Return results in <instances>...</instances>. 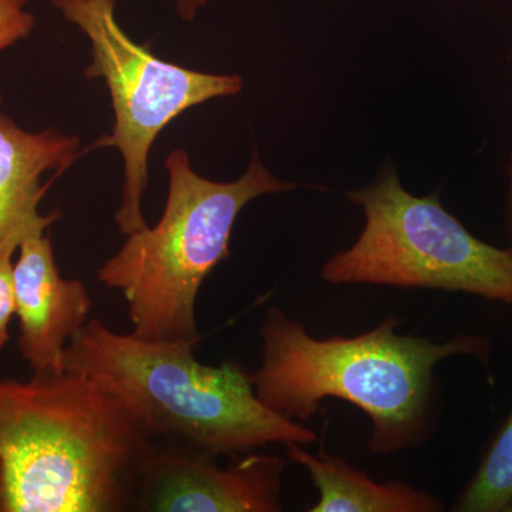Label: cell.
<instances>
[{
  "label": "cell",
  "mask_w": 512,
  "mask_h": 512,
  "mask_svg": "<svg viewBox=\"0 0 512 512\" xmlns=\"http://www.w3.org/2000/svg\"><path fill=\"white\" fill-rule=\"evenodd\" d=\"M400 322L389 315L369 332L320 339L272 306L259 329L261 366L251 373L256 397L272 412L302 424L312 420L323 400L352 404L372 423L367 448L376 456L423 446L439 426L437 365L471 356L488 366L493 345L473 333L446 342L402 335Z\"/></svg>",
  "instance_id": "obj_1"
},
{
  "label": "cell",
  "mask_w": 512,
  "mask_h": 512,
  "mask_svg": "<svg viewBox=\"0 0 512 512\" xmlns=\"http://www.w3.org/2000/svg\"><path fill=\"white\" fill-rule=\"evenodd\" d=\"M154 441L82 375L0 380V512L131 511Z\"/></svg>",
  "instance_id": "obj_2"
},
{
  "label": "cell",
  "mask_w": 512,
  "mask_h": 512,
  "mask_svg": "<svg viewBox=\"0 0 512 512\" xmlns=\"http://www.w3.org/2000/svg\"><path fill=\"white\" fill-rule=\"evenodd\" d=\"M197 345L153 342L94 318L67 343L64 370L113 396L157 446L234 460L268 444L315 443V431L261 403L245 367L202 365Z\"/></svg>",
  "instance_id": "obj_3"
},
{
  "label": "cell",
  "mask_w": 512,
  "mask_h": 512,
  "mask_svg": "<svg viewBox=\"0 0 512 512\" xmlns=\"http://www.w3.org/2000/svg\"><path fill=\"white\" fill-rule=\"evenodd\" d=\"M168 195L153 228L127 235L117 254L97 272L100 284L121 292L138 338L153 342H200L195 305L202 284L229 256L238 215L255 198L291 191L266 170L256 150L247 173L215 183L192 170L175 150L165 160Z\"/></svg>",
  "instance_id": "obj_4"
},
{
  "label": "cell",
  "mask_w": 512,
  "mask_h": 512,
  "mask_svg": "<svg viewBox=\"0 0 512 512\" xmlns=\"http://www.w3.org/2000/svg\"><path fill=\"white\" fill-rule=\"evenodd\" d=\"M365 215L352 247L330 256L320 276L332 285L467 293L512 305V255L474 237L450 214L439 191L410 194L393 165L348 192Z\"/></svg>",
  "instance_id": "obj_5"
},
{
  "label": "cell",
  "mask_w": 512,
  "mask_h": 512,
  "mask_svg": "<svg viewBox=\"0 0 512 512\" xmlns=\"http://www.w3.org/2000/svg\"><path fill=\"white\" fill-rule=\"evenodd\" d=\"M52 3L89 37L93 63L86 76L101 77L109 87L116 121L110 136L99 138L93 148L116 147L123 157L124 183L116 222L121 234H133L147 227L141 200L148 187V156L158 134L191 107L235 96L242 90V79L235 74L195 72L158 59L120 28L114 13L116 0Z\"/></svg>",
  "instance_id": "obj_6"
},
{
  "label": "cell",
  "mask_w": 512,
  "mask_h": 512,
  "mask_svg": "<svg viewBox=\"0 0 512 512\" xmlns=\"http://www.w3.org/2000/svg\"><path fill=\"white\" fill-rule=\"evenodd\" d=\"M285 466L281 457L249 453L224 468L217 458L156 444L131 511L279 512Z\"/></svg>",
  "instance_id": "obj_7"
},
{
  "label": "cell",
  "mask_w": 512,
  "mask_h": 512,
  "mask_svg": "<svg viewBox=\"0 0 512 512\" xmlns=\"http://www.w3.org/2000/svg\"><path fill=\"white\" fill-rule=\"evenodd\" d=\"M19 350L33 372H64L67 343L89 322L92 298L79 279H64L49 237L20 244L13 264Z\"/></svg>",
  "instance_id": "obj_8"
},
{
  "label": "cell",
  "mask_w": 512,
  "mask_h": 512,
  "mask_svg": "<svg viewBox=\"0 0 512 512\" xmlns=\"http://www.w3.org/2000/svg\"><path fill=\"white\" fill-rule=\"evenodd\" d=\"M79 138L59 131L30 133L0 113V249L20 247L25 239L43 235L60 217L42 215L43 174L62 173L79 157Z\"/></svg>",
  "instance_id": "obj_9"
},
{
  "label": "cell",
  "mask_w": 512,
  "mask_h": 512,
  "mask_svg": "<svg viewBox=\"0 0 512 512\" xmlns=\"http://www.w3.org/2000/svg\"><path fill=\"white\" fill-rule=\"evenodd\" d=\"M293 463L305 468L318 490L309 512H441L443 504L404 481L377 483L332 454L309 453L302 444H285Z\"/></svg>",
  "instance_id": "obj_10"
},
{
  "label": "cell",
  "mask_w": 512,
  "mask_h": 512,
  "mask_svg": "<svg viewBox=\"0 0 512 512\" xmlns=\"http://www.w3.org/2000/svg\"><path fill=\"white\" fill-rule=\"evenodd\" d=\"M456 512H512V407L488 441L473 476L451 505Z\"/></svg>",
  "instance_id": "obj_11"
},
{
  "label": "cell",
  "mask_w": 512,
  "mask_h": 512,
  "mask_svg": "<svg viewBox=\"0 0 512 512\" xmlns=\"http://www.w3.org/2000/svg\"><path fill=\"white\" fill-rule=\"evenodd\" d=\"M28 0H0V52L29 37L35 16L26 10Z\"/></svg>",
  "instance_id": "obj_12"
},
{
  "label": "cell",
  "mask_w": 512,
  "mask_h": 512,
  "mask_svg": "<svg viewBox=\"0 0 512 512\" xmlns=\"http://www.w3.org/2000/svg\"><path fill=\"white\" fill-rule=\"evenodd\" d=\"M16 245L0 249V349L9 342V326L16 315L15 286H13V254Z\"/></svg>",
  "instance_id": "obj_13"
},
{
  "label": "cell",
  "mask_w": 512,
  "mask_h": 512,
  "mask_svg": "<svg viewBox=\"0 0 512 512\" xmlns=\"http://www.w3.org/2000/svg\"><path fill=\"white\" fill-rule=\"evenodd\" d=\"M507 177H508V188L507 195H505L504 202V227L505 232H507L508 239V251L511 252L512 255V147L510 151V156H508V164H507Z\"/></svg>",
  "instance_id": "obj_14"
},
{
  "label": "cell",
  "mask_w": 512,
  "mask_h": 512,
  "mask_svg": "<svg viewBox=\"0 0 512 512\" xmlns=\"http://www.w3.org/2000/svg\"><path fill=\"white\" fill-rule=\"evenodd\" d=\"M180 5V12L184 18H194L195 12L200 6L204 5L205 0H177Z\"/></svg>",
  "instance_id": "obj_15"
},
{
  "label": "cell",
  "mask_w": 512,
  "mask_h": 512,
  "mask_svg": "<svg viewBox=\"0 0 512 512\" xmlns=\"http://www.w3.org/2000/svg\"><path fill=\"white\" fill-rule=\"evenodd\" d=\"M0 103H2V96H0Z\"/></svg>",
  "instance_id": "obj_16"
}]
</instances>
